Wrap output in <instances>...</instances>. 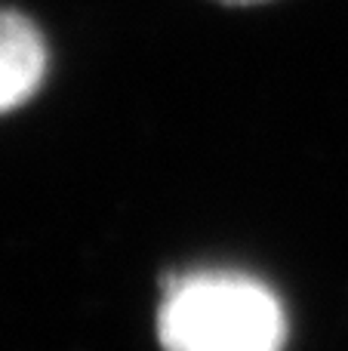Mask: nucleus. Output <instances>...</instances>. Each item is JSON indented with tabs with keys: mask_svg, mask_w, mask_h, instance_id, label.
Wrapping results in <instances>:
<instances>
[{
	"mask_svg": "<svg viewBox=\"0 0 348 351\" xmlns=\"http://www.w3.org/2000/svg\"><path fill=\"white\" fill-rule=\"evenodd\" d=\"M47 40L28 16L0 10V114L25 105L47 77Z\"/></svg>",
	"mask_w": 348,
	"mask_h": 351,
	"instance_id": "nucleus-2",
	"label": "nucleus"
},
{
	"mask_svg": "<svg viewBox=\"0 0 348 351\" xmlns=\"http://www.w3.org/2000/svg\"><path fill=\"white\" fill-rule=\"evenodd\" d=\"M166 351H281L284 311L259 280L201 271L176 280L160 308Z\"/></svg>",
	"mask_w": 348,
	"mask_h": 351,
	"instance_id": "nucleus-1",
	"label": "nucleus"
},
{
	"mask_svg": "<svg viewBox=\"0 0 348 351\" xmlns=\"http://www.w3.org/2000/svg\"><path fill=\"white\" fill-rule=\"evenodd\" d=\"M219 3H228V6H253V3H265V0H219Z\"/></svg>",
	"mask_w": 348,
	"mask_h": 351,
	"instance_id": "nucleus-3",
	"label": "nucleus"
}]
</instances>
